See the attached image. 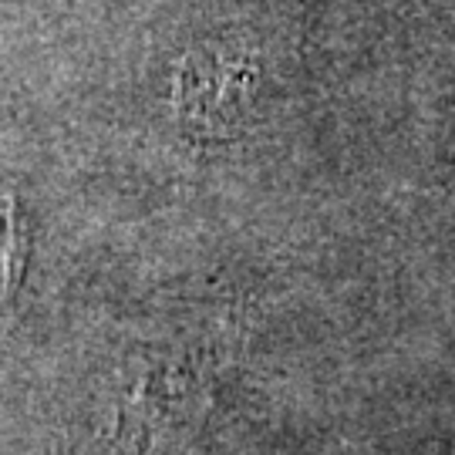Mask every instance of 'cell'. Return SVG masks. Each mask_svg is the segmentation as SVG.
<instances>
[{"mask_svg":"<svg viewBox=\"0 0 455 455\" xmlns=\"http://www.w3.org/2000/svg\"><path fill=\"white\" fill-rule=\"evenodd\" d=\"M20 270V229H17L14 203L0 193V304L11 297Z\"/></svg>","mask_w":455,"mask_h":455,"instance_id":"obj_2","label":"cell"},{"mask_svg":"<svg viewBox=\"0 0 455 455\" xmlns=\"http://www.w3.org/2000/svg\"><path fill=\"white\" fill-rule=\"evenodd\" d=\"M246 84H250V71L236 61L189 58L180 75L182 118L203 132L223 129L240 112V95Z\"/></svg>","mask_w":455,"mask_h":455,"instance_id":"obj_1","label":"cell"}]
</instances>
